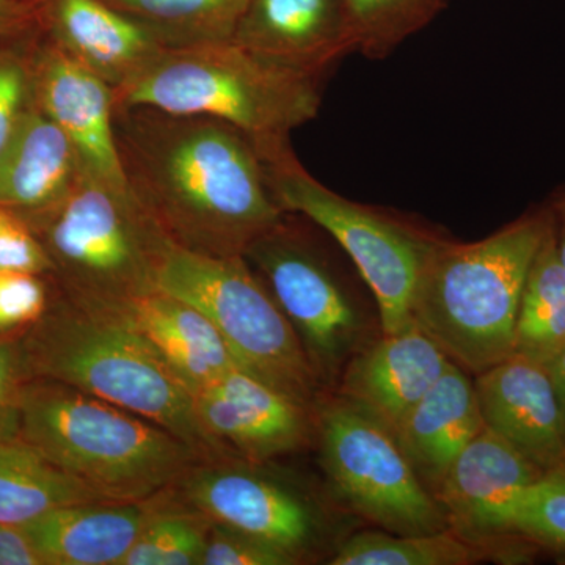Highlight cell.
I'll use <instances>...</instances> for the list:
<instances>
[{
	"mask_svg": "<svg viewBox=\"0 0 565 565\" xmlns=\"http://www.w3.org/2000/svg\"><path fill=\"white\" fill-rule=\"evenodd\" d=\"M0 273L52 274L50 256L32 226L6 206H0Z\"/></svg>",
	"mask_w": 565,
	"mask_h": 565,
	"instance_id": "obj_33",
	"label": "cell"
},
{
	"mask_svg": "<svg viewBox=\"0 0 565 565\" xmlns=\"http://www.w3.org/2000/svg\"><path fill=\"white\" fill-rule=\"evenodd\" d=\"M546 211H548L550 225H552L553 243H555L557 256L565 267V185L556 193Z\"/></svg>",
	"mask_w": 565,
	"mask_h": 565,
	"instance_id": "obj_37",
	"label": "cell"
},
{
	"mask_svg": "<svg viewBox=\"0 0 565 565\" xmlns=\"http://www.w3.org/2000/svg\"><path fill=\"white\" fill-rule=\"evenodd\" d=\"M548 232L545 207L476 243L435 241L416 282L412 321L468 373L503 362L514 353L523 286Z\"/></svg>",
	"mask_w": 565,
	"mask_h": 565,
	"instance_id": "obj_2",
	"label": "cell"
},
{
	"mask_svg": "<svg viewBox=\"0 0 565 565\" xmlns=\"http://www.w3.org/2000/svg\"><path fill=\"white\" fill-rule=\"evenodd\" d=\"M210 527L199 512L174 503L169 489L159 494L150 522L120 565H202Z\"/></svg>",
	"mask_w": 565,
	"mask_h": 565,
	"instance_id": "obj_27",
	"label": "cell"
},
{
	"mask_svg": "<svg viewBox=\"0 0 565 565\" xmlns=\"http://www.w3.org/2000/svg\"><path fill=\"white\" fill-rule=\"evenodd\" d=\"M41 32L0 39V158L35 104L33 52Z\"/></svg>",
	"mask_w": 565,
	"mask_h": 565,
	"instance_id": "obj_29",
	"label": "cell"
},
{
	"mask_svg": "<svg viewBox=\"0 0 565 565\" xmlns=\"http://www.w3.org/2000/svg\"><path fill=\"white\" fill-rule=\"evenodd\" d=\"M114 93L115 106L228 122L259 151L288 145L291 132L321 109V81L278 68L232 40L166 50Z\"/></svg>",
	"mask_w": 565,
	"mask_h": 565,
	"instance_id": "obj_5",
	"label": "cell"
},
{
	"mask_svg": "<svg viewBox=\"0 0 565 565\" xmlns=\"http://www.w3.org/2000/svg\"><path fill=\"white\" fill-rule=\"evenodd\" d=\"M178 500L211 523L256 535L299 557L326 537L322 512L297 487L239 457L202 460L172 487Z\"/></svg>",
	"mask_w": 565,
	"mask_h": 565,
	"instance_id": "obj_11",
	"label": "cell"
},
{
	"mask_svg": "<svg viewBox=\"0 0 565 565\" xmlns=\"http://www.w3.org/2000/svg\"><path fill=\"white\" fill-rule=\"evenodd\" d=\"M544 471L492 430L482 433L457 456L435 493L449 530L468 542L503 555L530 545L512 533L516 504ZM500 555V557H501Z\"/></svg>",
	"mask_w": 565,
	"mask_h": 565,
	"instance_id": "obj_12",
	"label": "cell"
},
{
	"mask_svg": "<svg viewBox=\"0 0 565 565\" xmlns=\"http://www.w3.org/2000/svg\"><path fill=\"white\" fill-rule=\"evenodd\" d=\"M20 437L114 501L151 500L207 460L151 419L51 379L24 385Z\"/></svg>",
	"mask_w": 565,
	"mask_h": 565,
	"instance_id": "obj_3",
	"label": "cell"
},
{
	"mask_svg": "<svg viewBox=\"0 0 565 565\" xmlns=\"http://www.w3.org/2000/svg\"><path fill=\"white\" fill-rule=\"evenodd\" d=\"M550 379H552L553 388H555L557 405H559L561 418L565 435V348L557 353L555 359L546 364Z\"/></svg>",
	"mask_w": 565,
	"mask_h": 565,
	"instance_id": "obj_38",
	"label": "cell"
},
{
	"mask_svg": "<svg viewBox=\"0 0 565 565\" xmlns=\"http://www.w3.org/2000/svg\"><path fill=\"white\" fill-rule=\"evenodd\" d=\"M32 377L51 379L145 416L191 445L204 459H223L204 434L195 397L131 327L63 299L21 334Z\"/></svg>",
	"mask_w": 565,
	"mask_h": 565,
	"instance_id": "obj_4",
	"label": "cell"
},
{
	"mask_svg": "<svg viewBox=\"0 0 565 565\" xmlns=\"http://www.w3.org/2000/svg\"><path fill=\"white\" fill-rule=\"evenodd\" d=\"M451 363L416 323L381 333L345 364L338 394L396 430Z\"/></svg>",
	"mask_w": 565,
	"mask_h": 565,
	"instance_id": "obj_17",
	"label": "cell"
},
{
	"mask_svg": "<svg viewBox=\"0 0 565 565\" xmlns=\"http://www.w3.org/2000/svg\"><path fill=\"white\" fill-rule=\"evenodd\" d=\"M31 379L21 334L0 337V440L20 437L22 390Z\"/></svg>",
	"mask_w": 565,
	"mask_h": 565,
	"instance_id": "obj_34",
	"label": "cell"
},
{
	"mask_svg": "<svg viewBox=\"0 0 565 565\" xmlns=\"http://www.w3.org/2000/svg\"><path fill=\"white\" fill-rule=\"evenodd\" d=\"M158 289L191 303L218 330L236 363L308 407L322 385L296 330L244 256H210L170 243Z\"/></svg>",
	"mask_w": 565,
	"mask_h": 565,
	"instance_id": "obj_7",
	"label": "cell"
},
{
	"mask_svg": "<svg viewBox=\"0 0 565 565\" xmlns=\"http://www.w3.org/2000/svg\"><path fill=\"white\" fill-rule=\"evenodd\" d=\"M87 310L131 327L172 367L193 396L223 374L241 367L210 319L172 294L158 289Z\"/></svg>",
	"mask_w": 565,
	"mask_h": 565,
	"instance_id": "obj_19",
	"label": "cell"
},
{
	"mask_svg": "<svg viewBox=\"0 0 565 565\" xmlns=\"http://www.w3.org/2000/svg\"><path fill=\"white\" fill-rule=\"evenodd\" d=\"M244 258L291 322L319 384L337 386L345 364L373 338L340 277L285 221Z\"/></svg>",
	"mask_w": 565,
	"mask_h": 565,
	"instance_id": "obj_10",
	"label": "cell"
},
{
	"mask_svg": "<svg viewBox=\"0 0 565 565\" xmlns=\"http://www.w3.org/2000/svg\"><path fill=\"white\" fill-rule=\"evenodd\" d=\"M0 565H43L20 527L0 523Z\"/></svg>",
	"mask_w": 565,
	"mask_h": 565,
	"instance_id": "obj_36",
	"label": "cell"
},
{
	"mask_svg": "<svg viewBox=\"0 0 565 565\" xmlns=\"http://www.w3.org/2000/svg\"><path fill=\"white\" fill-rule=\"evenodd\" d=\"M262 156L275 203L329 233L355 264L373 292L381 332H399L414 323L416 282L437 237L330 191L303 169L289 143Z\"/></svg>",
	"mask_w": 565,
	"mask_h": 565,
	"instance_id": "obj_8",
	"label": "cell"
},
{
	"mask_svg": "<svg viewBox=\"0 0 565 565\" xmlns=\"http://www.w3.org/2000/svg\"><path fill=\"white\" fill-rule=\"evenodd\" d=\"M512 533L534 546L565 553V493L541 481L520 498Z\"/></svg>",
	"mask_w": 565,
	"mask_h": 565,
	"instance_id": "obj_30",
	"label": "cell"
},
{
	"mask_svg": "<svg viewBox=\"0 0 565 565\" xmlns=\"http://www.w3.org/2000/svg\"><path fill=\"white\" fill-rule=\"evenodd\" d=\"M315 415L321 467L341 503L388 533L449 530L444 508L385 423L340 394L319 401Z\"/></svg>",
	"mask_w": 565,
	"mask_h": 565,
	"instance_id": "obj_9",
	"label": "cell"
},
{
	"mask_svg": "<svg viewBox=\"0 0 565 565\" xmlns=\"http://www.w3.org/2000/svg\"><path fill=\"white\" fill-rule=\"evenodd\" d=\"M299 557L234 527L211 523L202 565H296Z\"/></svg>",
	"mask_w": 565,
	"mask_h": 565,
	"instance_id": "obj_31",
	"label": "cell"
},
{
	"mask_svg": "<svg viewBox=\"0 0 565 565\" xmlns=\"http://www.w3.org/2000/svg\"><path fill=\"white\" fill-rule=\"evenodd\" d=\"M487 429L544 471L565 460V435L555 388L544 363L512 353L476 374Z\"/></svg>",
	"mask_w": 565,
	"mask_h": 565,
	"instance_id": "obj_16",
	"label": "cell"
},
{
	"mask_svg": "<svg viewBox=\"0 0 565 565\" xmlns=\"http://www.w3.org/2000/svg\"><path fill=\"white\" fill-rule=\"evenodd\" d=\"M482 546L452 530L429 534L363 531L330 556V565H468L487 557Z\"/></svg>",
	"mask_w": 565,
	"mask_h": 565,
	"instance_id": "obj_26",
	"label": "cell"
},
{
	"mask_svg": "<svg viewBox=\"0 0 565 565\" xmlns=\"http://www.w3.org/2000/svg\"><path fill=\"white\" fill-rule=\"evenodd\" d=\"M40 31V0H0V39H22Z\"/></svg>",
	"mask_w": 565,
	"mask_h": 565,
	"instance_id": "obj_35",
	"label": "cell"
},
{
	"mask_svg": "<svg viewBox=\"0 0 565 565\" xmlns=\"http://www.w3.org/2000/svg\"><path fill=\"white\" fill-rule=\"evenodd\" d=\"M204 434L225 457L264 463L300 451L316 434L315 408L234 367L195 394Z\"/></svg>",
	"mask_w": 565,
	"mask_h": 565,
	"instance_id": "obj_13",
	"label": "cell"
},
{
	"mask_svg": "<svg viewBox=\"0 0 565 565\" xmlns=\"http://www.w3.org/2000/svg\"><path fill=\"white\" fill-rule=\"evenodd\" d=\"M85 170L70 137L33 104L0 158V206L31 221L61 202Z\"/></svg>",
	"mask_w": 565,
	"mask_h": 565,
	"instance_id": "obj_22",
	"label": "cell"
},
{
	"mask_svg": "<svg viewBox=\"0 0 565 565\" xmlns=\"http://www.w3.org/2000/svg\"><path fill=\"white\" fill-rule=\"evenodd\" d=\"M106 500L21 437L0 440V523L21 527L63 505Z\"/></svg>",
	"mask_w": 565,
	"mask_h": 565,
	"instance_id": "obj_23",
	"label": "cell"
},
{
	"mask_svg": "<svg viewBox=\"0 0 565 565\" xmlns=\"http://www.w3.org/2000/svg\"><path fill=\"white\" fill-rule=\"evenodd\" d=\"M232 41L278 68L321 82L355 52L344 0H248Z\"/></svg>",
	"mask_w": 565,
	"mask_h": 565,
	"instance_id": "obj_15",
	"label": "cell"
},
{
	"mask_svg": "<svg viewBox=\"0 0 565 565\" xmlns=\"http://www.w3.org/2000/svg\"><path fill=\"white\" fill-rule=\"evenodd\" d=\"M542 484L550 487V489L559 490L565 493V460L563 463L557 465L553 470L546 471L541 479Z\"/></svg>",
	"mask_w": 565,
	"mask_h": 565,
	"instance_id": "obj_39",
	"label": "cell"
},
{
	"mask_svg": "<svg viewBox=\"0 0 565 565\" xmlns=\"http://www.w3.org/2000/svg\"><path fill=\"white\" fill-rule=\"evenodd\" d=\"M484 427L475 382L451 362L394 434L415 473L435 497L457 456Z\"/></svg>",
	"mask_w": 565,
	"mask_h": 565,
	"instance_id": "obj_21",
	"label": "cell"
},
{
	"mask_svg": "<svg viewBox=\"0 0 565 565\" xmlns=\"http://www.w3.org/2000/svg\"><path fill=\"white\" fill-rule=\"evenodd\" d=\"M25 222L71 302L103 308L158 291L172 241L131 189L85 170L61 202Z\"/></svg>",
	"mask_w": 565,
	"mask_h": 565,
	"instance_id": "obj_6",
	"label": "cell"
},
{
	"mask_svg": "<svg viewBox=\"0 0 565 565\" xmlns=\"http://www.w3.org/2000/svg\"><path fill=\"white\" fill-rule=\"evenodd\" d=\"M565 348V267L553 243L552 225L535 253L520 299L514 353L545 366Z\"/></svg>",
	"mask_w": 565,
	"mask_h": 565,
	"instance_id": "obj_24",
	"label": "cell"
},
{
	"mask_svg": "<svg viewBox=\"0 0 565 565\" xmlns=\"http://www.w3.org/2000/svg\"><path fill=\"white\" fill-rule=\"evenodd\" d=\"M33 71L36 106L70 137L85 169L117 188H129L115 137L114 87L43 32L33 52Z\"/></svg>",
	"mask_w": 565,
	"mask_h": 565,
	"instance_id": "obj_14",
	"label": "cell"
},
{
	"mask_svg": "<svg viewBox=\"0 0 565 565\" xmlns=\"http://www.w3.org/2000/svg\"><path fill=\"white\" fill-rule=\"evenodd\" d=\"M139 21L167 50L233 39L248 0H106Z\"/></svg>",
	"mask_w": 565,
	"mask_h": 565,
	"instance_id": "obj_25",
	"label": "cell"
},
{
	"mask_svg": "<svg viewBox=\"0 0 565 565\" xmlns=\"http://www.w3.org/2000/svg\"><path fill=\"white\" fill-rule=\"evenodd\" d=\"M445 0H344L355 52L382 58L440 13Z\"/></svg>",
	"mask_w": 565,
	"mask_h": 565,
	"instance_id": "obj_28",
	"label": "cell"
},
{
	"mask_svg": "<svg viewBox=\"0 0 565 565\" xmlns=\"http://www.w3.org/2000/svg\"><path fill=\"white\" fill-rule=\"evenodd\" d=\"M47 308V289L41 275L0 273V337L25 332Z\"/></svg>",
	"mask_w": 565,
	"mask_h": 565,
	"instance_id": "obj_32",
	"label": "cell"
},
{
	"mask_svg": "<svg viewBox=\"0 0 565 565\" xmlns=\"http://www.w3.org/2000/svg\"><path fill=\"white\" fill-rule=\"evenodd\" d=\"M122 172L173 244L244 256L286 212L275 203L255 141L217 118L115 106Z\"/></svg>",
	"mask_w": 565,
	"mask_h": 565,
	"instance_id": "obj_1",
	"label": "cell"
},
{
	"mask_svg": "<svg viewBox=\"0 0 565 565\" xmlns=\"http://www.w3.org/2000/svg\"><path fill=\"white\" fill-rule=\"evenodd\" d=\"M158 498L63 505L20 530L43 565H120L150 522Z\"/></svg>",
	"mask_w": 565,
	"mask_h": 565,
	"instance_id": "obj_20",
	"label": "cell"
},
{
	"mask_svg": "<svg viewBox=\"0 0 565 565\" xmlns=\"http://www.w3.org/2000/svg\"><path fill=\"white\" fill-rule=\"evenodd\" d=\"M44 35L70 57L120 88L167 47L106 0H40Z\"/></svg>",
	"mask_w": 565,
	"mask_h": 565,
	"instance_id": "obj_18",
	"label": "cell"
}]
</instances>
